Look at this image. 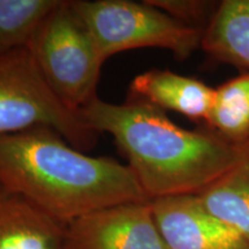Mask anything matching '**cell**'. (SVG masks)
<instances>
[{
    "instance_id": "9",
    "label": "cell",
    "mask_w": 249,
    "mask_h": 249,
    "mask_svg": "<svg viewBox=\"0 0 249 249\" xmlns=\"http://www.w3.org/2000/svg\"><path fill=\"white\" fill-rule=\"evenodd\" d=\"M66 224L0 188V249H66Z\"/></svg>"
},
{
    "instance_id": "5",
    "label": "cell",
    "mask_w": 249,
    "mask_h": 249,
    "mask_svg": "<svg viewBox=\"0 0 249 249\" xmlns=\"http://www.w3.org/2000/svg\"><path fill=\"white\" fill-rule=\"evenodd\" d=\"M71 5L104 61L141 48L165 49L186 59L201 46L203 31L171 18L148 1L76 0Z\"/></svg>"
},
{
    "instance_id": "7",
    "label": "cell",
    "mask_w": 249,
    "mask_h": 249,
    "mask_svg": "<svg viewBox=\"0 0 249 249\" xmlns=\"http://www.w3.org/2000/svg\"><path fill=\"white\" fill-rule=\"evenodd\" d=\"M151 207L169 249H249V242L211 214L196 195L156 198Z\"/></svg>"
},
{
    "instance_id": "8",
    "label": "cell",
    "mask_w": 249,
    "mask_h": 249,
    "mask_svg": "<svg viewBox=\"0 0 249 249\" xmlns=\"http://www.w3.org/2000/svg\"><path fill=\"white\" fill-rule=\"evenodd\" d=\"M132 97L140 98L160 110L176 111L192 120L209 119L214 89L194 77L166 70H150L134 77Z\"/></svg>"
},
{
    "instance_id": "4",
    "label": "cell",
    "mask_w": 249,
    "mask_h": 249,
    "mask_svg": "<svg viewBox=\"0 0 249 249\" xmlns=\"http://www.w3.org/2000/svg\"><path fill=\"white\" fill-rule=\"evenodd\" d=\"M48 127L81 151L98 134L50 88L27 48L0 54V136Z\"/></svg>"
},
{
    "instance_id": "14",
    "label": "cell",
    "mask_w": 249,
    "mask_h": 249,
    "mask_svg": "<svg viewBox=\"0 0 249 249\" xmlns=\"http://www.w3.org/2000/svg\"><path fill=\"white\" fill-rule=\"evenodd\" d=\"M147 1L170 15L171 18L202 31L203 29L200 24L207 18L209 21L211 15L213 14V12L211 13L213 4L209 1H201V0H147Z\"/></svg>"
},
{
    "instance_id": "12",
    "label": "cell",
    "mask_w": 249,
    "mask_h": 249,
    "mask_svg": "<svg viewBox=\"0 0 249 249\" xmlns=\"http://www.w3.org/2000/svg\"><path fill=\"white\" fill-rule=\"evenodd\" d=\"M205 124L232 143L249 140V71L214 89L213 107Z\"/></svg>"
},
{
    "instance_id": "3",
    "label": "cell",
    "mask_w": 249,
    "mask_h": 249,
    "mask_svg": "<svg viewBox=\"0 0 249 249\" xmlns=\"http://www.w3.org/2000/svg\"><path fill=\"white\" fill-rule=\"evenodd\" d=\"M27 49L50 88L71 110L80 112L97 98L105 61L71 1H59Z\"/></svg>"
},
{
    "instance_id": "1",
    "label": "cell",
    "mask_w": 249,
    "mask_h": 249,
    "mask_svg": "<svg viewBox=\"0 0 249 249\" xmlns=\"http://www.w3.org/2000/svg\"><path fill=\"white\" fill-rule=\"evenodd\" d=\"M96 133L114 139L149 200L198 195L240 160L242 145L213 130H187L140 98L93 99L80 110Z\"/></svg>"
},
{
    "instance_id": "11",
    "label": "cell",
    "mask_w": 249,
    "mask_h": 249,
    "mask_svg": "<svg viewBox=\"0 0 249 249\" xmlns=\"http://www.w3.org/2000/svg\"><path fill=\"white\" fill-rule=\"evenodd\" d=\"M196 196L211 214L249 242V140L238 163Z\"/></svg>"
},
{
    "instance_id": "10",
    "label": "cell",
    "mask_w": 249,
    "mask_h": 249,
    "mask_svg": "<svg viewBox=\"0 0 249 249\" xmlns=\"http://www.w3.org/2000/svg\"><path fill=\"white\" fill-rule=\"evenodd\" d=\"M201 48L218 61L249 71V0H225L202 33Z\"/></svg>"
},
{
    "instance_id": "13",
    "label": "cell",
    "mask_w": 249,
    "mask_h": 249,
    "mask_svg": "<svg viewBox=\"0 0 249 249\" xmlns=\"http://www.w3.org/2000/svg\"><path fill=\"white\" fill-rule=\"evenodd\" d=\"M60 0H0V54L28 48Z\"/></svg>"
},
{
    "instance_id": "6",
    "label": "cell",
    "mask_w": 249,
    "mask_h": 249,
    "mask_svg": "<svg viewBox=\"0 0 249 249\" xmlns=\"http://www.w3.org/2000/svg\"><path fill=\"white\" fill-rule=\"evenodd\" d=\"M66 249H169L156 224L151 201L96 210L66 224Z\"/></svg>"
},
{
    "instance_id": "2",
    "label": "cell",
    "mask_w": 249,
    "mask_h": 249,
    "mask_svg": "<svg viewBox=\"0 0 249 249\" xmlns=\"http://www.w3.org/2000/svg\"><path fill=\"white\" fill-rule=\"evenodd\" d=\"M0 188L64 224L112 205L150 201L128 165L87 155L48 127L0 136Z\"/></svg>"
}]
</instances>
